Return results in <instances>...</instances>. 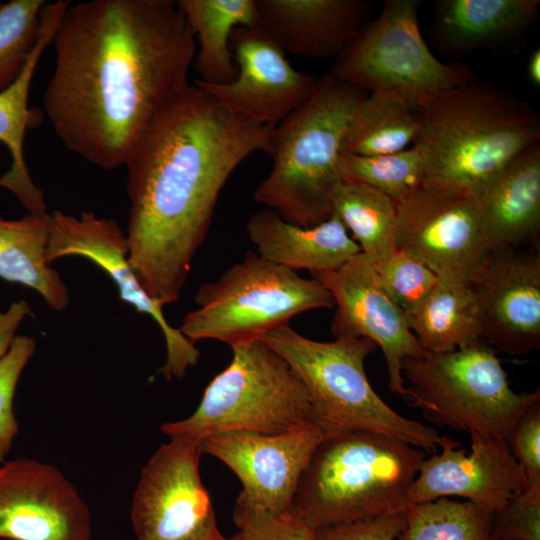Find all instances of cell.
<instances>
[{
  "instance_id": "6da1fadb",
  "label": "cell",
  "mask_w": 540,
  "mask_h": 540,
  "mask_svg": "<svg viewBox=\"0 0 540 540\" xmlns=\"http://www.w3.org/2000/svg\"><path fill=\"white\" fill-rule=\"evenodd\" d=\"M43 110L72 153L104 170L125 165L158 113L190 83L196 43L172 0H91L53 34Z\"/></svg>"
},
{
  "instance_id": "7a4b0ae2",
  "label": "cell",
  "mask_w": 540,
  "mask_h": 540,
  "mask_svg": "<svg viewBox=\"0 0 540 540\" xmlns=\"http://www.w3.org/2000/svg\"><path fill=\"white\" fill-rule=\"evenodd\" d=\"M272 131L190 84L128 157L129 262L162 306L180 298L228 178L251 154H271Z\"/></svg>"
},
{
  "instance_id": "3957f363",
  "label": "cell",
  "mask_w": 540,
  "mask_h": 540,
  "mask_svg": "<svg viewBox=\"0 0 540 540\" xmlns=\"http://www.w3.org/2000/svg\"><path fill=\"white\" fill-rule=\"evenodd\" d=\"M413 145L424 155L422 183L473 197L508 162L540 141L527 102L477 79L419 108Z\"/></svg>"
},
{
  "instance_id": "277c9868",
  "label": "cell",
  "mask_w": 540,
  "mask_h": 540,
  "mask_svg": "<svg viewBox=\"0 0 540 540\" xmlns=\"http://www.w3.org/2000/svg\"><path fill=\"white\" fill-rule=\"evenodd\" d=\"M367 94L331 73L319 77L310 99L273 128L272 167L253 200L297 226L328 219L332 194L342 181V139Z\"/></svg>"
},
{
  "instance_id": "5b68a950",
  "label": "cell",
  "mask_w": 540,
  "mask_h": 540,
  "mask_svg": "<svg viewBox=\"0 0 540 540\" xmlns=\"http://www.w3.org/2000/svg\"><path fill=\"white\" fill-rule=\"evenodd\" d=\"M423 449L366 431L326 436L300 479L293 506L314 528L405 512Z\"/></svg>"
},
{
  "instance_id": "8992f818",
  "label": "cell",
  "mask_w": 540,
  "mask_h": 540,
  "mask_svg": "<svg viewBox=\"0 0 540 540\" xmlns=\"http://www.w3.org/2000/svg\"><path fill=\"white\" fill-rule=\"evenodd\" d=\"M260 340L300 378L326 436L366 431L428 452L440 446L442 436L435 429L397 413L371 386L364 363L378 348L373 341L341 337L321 342L299 334L288 324L267 332Z\"/></svg>"
},
{
  "instance_id": "52a82bcc",
  "label": "cell",
  "mask_w": 540,
  "mask_h": 540,
  "mask_svg": "<svg viewBox=\"0 0 540 540\" xmlns=\"http://www.w3.org/2000/svg\"><path fill=\"white\" fill-rule=\"evenodd\" d=\"M231 349L230 363L209 382L196 410L162 424V433L201 442L227 432L278 434L319 427L304 384L277 353L260 339Z\"/></svg>"
},
{
  "instance_id": "ba28073f",
  "label": "cell",
  "mask_w": 540,
  "mask_h": 540,
  "mask_svg": "<svg viewBox=\"0 0 540 540\" xmlns=\"http://www.w3.org/2000/svg\"><path fill=\"white\" fill-rule=\"evenodd\" d=\"M194 300L197 308L184 316L180 332L194 344L213 339L230 347L258 340L302 312L334 306L319 281L254 251L200 286Z\"/></svg>"
},
{
  "instance_id": "9c48e42d",
  "label": "cell",
  "mask_w": 540,
  "mask_h": 540,
  "mask_svg": "<svg viewBox=\"0 0 540 540\" xmlns=\"http://www.w3.org/2000/svg\"><path fill=\"white\" fill-rule=\"evenodd\" d=\"M406 395L439 424L507 440L540 391L516 393L496 350L482 340L445 353L425 352L402 363Z\"/></svg>"
},
{
  "instance_id": "30bf717a",
  "label": "cell",
  "mask_w": 540,
  "mask_h": 540,
  "mask_svg": "<svg viewBox=\"0 0 540 540\" xmlns=\"http://www.w3.org/2000/svg\"><path fill=\"white\" fill-rule=\"evenodd\" d=\"M419 7L418 0H387L330 73L367 93H395L418 109L475 81L467 65L433 55L420 32Z\"/></svg>"
},
{
  "instance_id": "8fae6325",
  "label": "cell",
  "mask_w": 540,
  "mask_h": 540,
  "mask_svg": "<svg viewBox=\"0 0 540 540\" xmlns=\"http://www.w3.org/2000/svg\"><path fill=\"white\" fill-rule=\"evenodd\" d=\"M201 444L170 439L142 468L130 519L136 540H230L202 483Z\"/></svg>"
},
{
  "instance_id": "7c38bea8",
  "label": "cell",
  "mask_w": 540,
  "mask_h": 540,
  "mask_svg": "<svg viewBox=\"0 0 540 540\" xmlns=\"http://www.w3.org/2000/svg\"><path fill=\"white\" fill-rule=\"evenodd\" d=\"M396 205V250L469 283L490 254L472 197L419 184Z\"/></svg>"
},
{
  "instance_id": "4fadbf2b",
  "label": "cell",
  "mask_w": 540,
  "mask_h": 540,
  "mask_svg": "<svg viewBox=\"0 0 540 540\" xmlns=\"http://www.w3.org/2000/svg\"><path fill=\"white\" fill-rule=\"evenodd\" d=\"M325 437L320 427L307 425L278 434L221 433L200 444L202 453L226 464L243 485L233 512L276 514L293 507L302 474Z\"/></svg>"
},
{
  "instance_id": "5bb4252c",
  "label": "cell",
  "mask_w": 540,
  "mask_h": 540,
  "mask_svg": "<svg viewBox=\"0 0 540 540\" xmlns=\"http://www.w3.org/2000/svg\"><path fill=\"white\" fill-rule=\"evenodd\" d=\"M129 245L118 222L92 212L79 217L56 211L49 215L48 264L67 256L84 257L105 271L116 284L121 300L139 313L149 315L159 326L166 344V361L158 373L166 379L181 378L200 356L194 343L172 327L162 305L142 287L130 262Z\"/></svg>"
},
{
  "instance_id": "9a60e30c",
  "label": "cell",
  "mask_w": 540,
  "mask_h": 540,
  "mask_svg": "<svg viewBox=\"0 0 540 540\" xmlns=\"http://www.w3.org/2000/svg\"><path fill=\"white\" fill-rule=\"evenodd\" d=\"M235 78L223 85H195L230 112L277 126L313 95L318 78L296 70L283 48L261 27H237L231 35Z\"/></svg>"
},
{
  "instance_id": "2e32d148",
  "label": "cell",
  "mask_w": 540,
  "mask_h": 540,
  "mask_svg": "<svg viewBox=\"0 0 540 540\" xmlns=\"http://www.w3.org/2000/svg\"><path fill=\"white\" fill-rule=\"evenodd\" d=\"M0 538L92 540L90 509L55 466L27 457L0 464Z\"/></svg>"
},
{
  "instance_id": "e0dca14e",
  "label": "cell",
  "mask_w": 540,
  "mask_h": 540,
  "mask_svg": "<svg viewBox=\"0 0 540 540\" xmlns=\"http://www.w3.org/2000/svg\"><path fill=\"white\" fill-rule=\"evenodd\" d=\"M332 295L336 311L331 330L335 338H367L382 350L389 389L405 396L402 363L426 351L408 326L405 313L381 287L370 260L358 253L333 271L311 273Z\"/></svg>"
},
{
  "instance_id": "ac0fdd59",
  "label": "cell",
  "mask_w": 540,
  "mask_h": 540,
  "mask_svg": "<svg viewBox=\"0 0 540 540\" xmlns=\"http://www.w3.org/2000/svg\"><path fill=\"white\" fill-rule=\"evenodd\" d=\"M470 286L482 340L511 356L540 348L538 247L490 252Z\"/></svg>"
},
{
  "instance_id": "d6986e66",
  "label": "cell",
  "mask_w": 540,
  "mask_h": 540,
  "mask_svg": "<svg viewBox=\"0 0 540 540\" xmlns=\"http://www.w3.org/2000/svg\"><path fill=\"white\" fill-rule=\"evenodd\" d=\"M469 435L470 452L442 436L441 451L425 458L419 467L409 490L410 503L458 496L494 513L528 488L506 440L475 432Z\"/></svg>"
},
{
  "instance_id": "ffe728a7",
  "label": "cell",
  "mask_w": 540,
  "mask_h": 540,
  "mask_svg": "<svg viewBox=\"0 0 540 540\" xmlns=\"http://www.w3.org/2000/svg\"><path fill=\"white\" fill-rule=\"evenodd\" d=\"M259 27L285 52L338 58L369 23L365 0H256Z\"/></svg>"
},
{
  "instance_id": "44dd1931",
  "label": "cell",
  "mask_w": 540,
  "mask_h": 540,
  "mask_svg": "<svg viewBox=\"0 0 540 540\" xmlns=\"http://www.w3.org/2000/svg\"><path fill=\"white\" fill-rule=\"evenodd\" d=\"M472 198L490 252L538 247L540 141L515 156Z\"/></svg>"
},
{
  "instance_id": "7402d4cb",
  "label": "cell",
  "mask_w": 540,
  "mask_h": 540,
  "mask_svg": "<svg viewBox=\"0 0 540 540\" xmlns=\"http://www.w3.org/2000/svg\"><path fill=\"white\" fill-rule=\"evenodd\" d=\"M539 6V0L439 1L434 46L448 56L460 57L513 44L537 22Z\"/></svg>"
},
{
  "instance_id": "603a6c76",
  "label": "cell",
  "mask_w": 540,
  "mask_h": 540,
  "mask_svg": "<svg viewBox=\"0 0 540 540\" xmlns=\"http://www.w3.org/2000/svg\"><path fill=\"white\" fill-rule=\"evenodd\" d=\"M246 230L261 257L294 271H333L361 252L333 214L317 225L301 227L265 209L250 217Z\"/></svg>"
},
{
  "instance_id": "cb8c5ba5",
  "label": "cell",
  "mask_w": 540,
  "mask_h": 540,
  "mask_svg": "<svg viewBox=\"0 0 540 540\" xmlns=\"http://www.w3.org/2000/svg\"><path fill=\"white\" fill-rule=\"evenodd\" d=\"M69 5L58 0L45 3L41 10L38 41L19 77L0 92V142L11 156L10 169L0 177V186L12 191L31 215H46L41 190L33 183L24 160L23 144L29 128L39 124L40 114L29 106L34 72L45 49L51 44L55 28Z\"/></svg>"
},
{
  "instance_id": "d4e9b609",
  "label": "cell",
  "mask_w": 540,
  "mask_h": 540,
  "mask_svg": "<svg viewBox=\"0 0 540 540\" xmlns=\"http://www.w3.org/2000/svg\"><path fill=\"white\" fill-rule=\"evenodd\" d=\"M194 36L196 81L223 85L236 76L231 35L237 27L259 26L256 0H178Z\"/></svg>"
},
{
  "instance_id": "484cf974",
  "label": "cell",
  "mask_w": 540,
  "mask_h": 540,
  "mask_svg": "<svg viewBox=\"0 0 540 540\" xmlns=\"http://www.w3.org/2000/svg\"><path fill=\"white\" fill-rule=\"evenodd\" d=\"M49 214L0 219V279L35 290L55 311L70 302L68 288L46 262Z\"/></svg>"
},
{
  "instance_id": "4316f807",
  "label": "cell",
  "mask_w": 540,
  "mask_h": 540,
  "mask_svg": "<svg viewBox=\"0 0 540 540\" xmlns=\"http://www.w3.org/2000/svg\"><path fill=\"white\" fill-rule=\"evenodd\" d=\"M406 318L426 352H450L482 340L475 296L466 282L439 278L425 300Z\"/></svg>"
},
{
  "instance_id": "83f0119b",
  "label": "cell",
  "mask_w": 540,
  "mask_h": 540,
  "mask_svg": "<svg viewBox=\"0 0 540 540\" xmlns=\"http://www.w3.org/2000/svg\"><path fill=\"white\" fill-rule=\"evenodd\" d=\"M420 111L391 92H372L357 106L345 130L341 155L375 156L411 147Z\"/></svg>"
},
{
  "instance_id": "f1b7e54d",
  "label": "cell",
  "mask_w": 540,
  "mask_h": 540,
  "mask_svg": "<svg viewBox=\"0 0 540 540\" xmlns=\"http://www.w3.org/2000/svg\"><path fill=\"white\" fill-rule=\"evenodd\" d=\"M331 213L351 231L373 265L396 251L395 201L381 191L342 180L332 194Z\"/></svg>"
},
{
  "instance_id": "f546056e",
  "label": "cell",
  "mask_w": 540,
  "mask_h": 540,
  "mask_svg": "<svg viewBox=\"0 0 540 540\" xmlns=\"http://www.w3.org/2000/svg\"><path fill=\"white\" fill-rule=\"evenodd\" d=\"M493 512L448 498L411 503L398 540H489Z\"/></svg>"
},
{
  "instance_id": "4dcf8cb0",
  "label": "cell",
  "mask_w": 540,
  "mask_h": 540,
  "mask_svg": "<svg viewBox=\"0 0 540 540\" xmlns=\"http://www.w3.org/2000/svg\"><path fill=\"white\" fill-rule=\"evenodd\" d=\"M424 169L423 152L415 145L391 154L341 155L339 160L342 180L373 187L395 202L422 183Z\"/></svg>"
},
{
  "instance_id": "1f68e13d",
  "label": "cell",
  "mask_w": 540,
  "mask_h": 540,
  "mask_svg": "<svg viewBox=\"0 0 540 540\" xmlns=\"http://www.w3.org/2000/svg\"><path fill=\"white\" fill-rule=\"evenodd\" d=\"M45 3L12 0L0 5V92L19 77L35 48Z\"/></svg>"
},
{
  "instance_id": "d6a6232c",
  "label": "cell",
  "mask_w": 540,
  "mask_h": 540,
  "mask_svg": "<svg viewBox=\"0 0 540 540\" xmlns=\"http://www.w3.org/2000/svg\"><path fill=\"white\" fill-rule=\"evenodd\" d=\"M373 267L385 293L406 316L418 308L439 279L424 263L400 250Z\"/></svg>"
},
{
  "instance_id": "836d02e7",
  "label": "cell",
  "mask_w": 540,
  "mask_h": 540,
  "mask_svg": "<svg viewBox=\"0 0 540 540\" xmlns=\"http://www.w3.org/2000/svg\"><path fill=\"white\" fill-rule=\"evenodd\" d=\"M36 350L33 337L16 335L0 358V464L6 461L19 424L14 413V396L20 376Z\"/></svg>"
},
{
  "instance_id": "e575fe53",
  "label": "cell",
  "mask_w": 540,
  "mask_h": 540,
  "mask_svg": "<svg viewBox=\"0 0 540 540\" xmlns=\"http://www.w3.org/2000/svg\"><path fill=\"white\" fill-rule=\"evenodd\" d=\"M489 540H540V488H527L493 513Z\"/></svg>"
},
{
  "instance_id": "d590c367",
  "label": "cell",
  "mask_w": 540,
  "mask_h": 540,
  "mask_svg": "<svg viewBox=\"0 0 540 540\" xmlns=\"http://www.w3.org/2000/svg\"><path fill=\"white\" fill-rule=\"evenodd\" d=\"M233 521L239 529L236 540H314L315 529L294 506L284 512L237 513Z\"/></svg>"
},
{
  "instance_id": "8d00e7d4",
  "label": "cell",
  "mask_w": 540,
  "mask_h": 540,
  "mask_svg": "<svg viewBox=\"0 0 540 540\" xmlns=\"http://www.w3.org/2000/svg\"><path fill=\"white\" fill-rule=\"evenodd\" d=\"M506 441L528 488H540V400L518 417Z\"/></svg>"
},
{
  "instance_id": "74e56055",
  "label": "cell",
  "mask_w": 540,
  "mask_h": 540,
  "mask_svg": "<svg viewBox=\"0 0 540 540\" xmlns=\"http://www.w3.org/2000/svg\"><path fill=\"white\" fill-rule=\"evenodd\" d=\"M405 512L320 527L315 529L314 540H395L403 527Z\"/></svg>"
},
{
  "instance_id": "f35d334b",
  "label": "cell",
  "mask_w": 540,
  "mask_h": 540,
  "mask_svg": "<svg viewBox=\"0 0 540 540\" xmlns=\"http://www.w3.org/2000/svg\"><path fill=\"white\" fill-rule=\"evenodd\" d=\"M31 312L25 300L13 302L5 311H0V358L8 351L22 321Z\"/></svg>"
},
{
  "instance_id": "ab89813d",
  "label": "cell",
  "mask_w": 540,
  "mask_h": 540,
  "mask_svg": "<svg viewBox=\"0 0 540 540\" xmlns=\"http://www.w3.org/2000/svg\"><path fill=\"white\" fill-rule=\"evenodd\" d=\"M528 77L535 85L540 86V50L536 49L532 52L528 61Z\"/></svg>"
},
{
  "instance_id": "60d3db41",
  "label": "cell",
  "mask_w": 540,
  "mask_h": 540,
  "mask_svg": "<svg viewBox=\"0 0 540 540\" xmlns=\"http://www.w3.org/2000/svg\"><path fill=\"white\" fill-rule=\"evenodd\" d=\"M230 540H236V536H234V537L230 538Z\"/></svg>"
}]
</instances>
